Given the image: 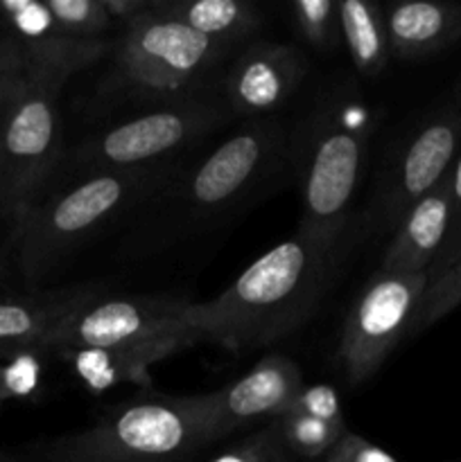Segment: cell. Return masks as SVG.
I'll list each match as a JSON object with an SVG mask.
<instances>
[{
  "label": "cell",
  "instance_id": "obj_1",
  "mask_svg": "<svg viewBox=\"0 0 461 462\" xmlns=\"http://www.w3.org/2000/svg\"><path fill=\"white\" fill-rule=\"evenodd\" d=\"M337 257L294 235L258 257L208 302H188L185 325L194 341L230 352L269 346L301 328L319 305Z\"/></svg>",
  "mask_w": 461,
  "mask_h": 462
},
{
  "label": "cell",
  "instance_id": "obj_2",
  "mask_svg": "<svg viewBox=\"0 0 461 462\" xmlns=\"http://www.w3.org/2000/svg\"><path fill=\"white\" fill-rule=\"evenodd\" d=\"M369 135V108L348 84L319 93L294 131L292 161L301 194L298 235L334 257L362 179Z\"/></svg>",
  "mask_w": 461,
  "mask_h": 462
},
{
  "label": "cell",
  "instance_id": "obj_3",
  "mask_svg": "<svg viewBox=\"0 0 461 462\" xmlns=\"http://www.w3.org/2000/svg\"><path fill=\"white\" fill-rule=\"evenodd\" d=\"M215 440L211 395H154L116 406L39 454L45 462H185Z\"/></svg>",
  "mask_w": 461,
  "mask_h": 462
},
{
  "label": "cell",
  "instance_id": "obj_4",
  "mask_svg": "<svg viewBox=\"0 0 461 462\" xmlns=\"http://www.w3.org/2000/svg\"><path fill=\"white\" fill-rule=\"evenodd\" d=\"M230 48L206 39L152 7L120 30L113 43L111 75L99 95L163 106L211 93Z\"/></svg>",
  "mask_w": 461,
  "mask_h": 462
},
{
  "label": "cell",
  "instance_id": "obj_5",
  "mask_svg": "<svg viewBox=\"0 0 461 462\" xmlns=\"http://www.w3.org/2000/svg\"><path fill=\"white\" fill-rule=\"evenodd\" d=\"M172 165L102 171L57 185L16 221L18 266L27 282H39L68 253L152 194L170 179Z\"/></svg>",
  "mask_w": 461,
  "mask_h": 462
},
{
  "label": "cell",
  "instance_id": "obj_6",
  "mask_svg": "<svg viewBox=\"0 0 461 462\" xmlns=\"http://www.w3.org/2000/svg\"><path fill=\"white\" fill-rule=\"evenodd\" d=\"M230 117L220 90L154 106L81 140L59 165V185L102 171L170 165L172 153L199 143Z\"/></svg>",
  "mask_w": 461,
  "mask_h": 462
},
{
  "label": "cell",
  "instance_id": "obj_7",
  "mask_svg": "<svg viewBox=\"0 0 461 462\" xmlns=\"http://www.w3.org/2000/svg\"><path fill=\"white\" fill-rule=\"evenodd\" d=\"M66 81L27 70L16 102L0 126V215L16 224L34 208L63 161L59 93Z\"/></svg>",
  "mask_w": 461,
  "mask_h": 462
},
{
  "label": "cell",
  "instance_id": "obj_8",
  "mask_svg": "<svg viewBox=\"0 0 461 462\" xmlns=\"http://www.w3.org/2000/svg\"><path fill=\"white\" fill-rule=\"evenodd\" d=\"M190 300L174 296H99L68 316L50 338L48 352L102 347L136 352L156 361L194 346L183 311Z\"/></svg>",
  "mask_w": 461,
  "mask_h": 462
},
{
  "label": "cell",
  "instance_id": "obj_9",
  "mask_svg": "<svg viewBox=\"0 0 461 462\" xmlns=\"http://www.w3.org/2000/svg\"><path fill=\"white\" fill-rule=\"evenodd\" d=\"M287 140L278 120H251L212 149L197 167L174 179L165 199L172 217L188 224L212 219L249 199L278 165Z\"/></svg>",
  "mask_w": 461,
  "mask_h": 462
},
{
  "label": "cell",
  "instance_id": "obj_10",
  "mask_svg": "<svg viewBox=\"0 0 461 462\" xmlns=\"http://www.w3.org/2000/svg\"><path fill=\"white\" fill-rule=\"evenodd\" d=\"M429 271L416 275L378 273L366 282L343 320L339 361L353 386L364 383L409 334Z\"/></svg>",
  "mask_w": 461,
  "mask_h": 462
},
{
  "label": "cell",
  "instance_id": "obj_11",
  "mask_svg": "<svg viewBox=\"0 0 461 462\" xmlns=\"http://www.w3.org/2000/svg\"><path fill=\"white\" fill-rule=\"evenodd\" d=\"M459 144L461 104L416 126L384 162L369 224L380 233L396 230L402 217L450 174Z\"/></svg>",
  "mask_w": 461,
  "mask_h": 462
},
{
  "label": "cell",
  "instance_id": "obj_12",
  "mask_svg": "<svg viewBox=\"0 0 461 462\" xmlns=\"http://www.w3.org/2000/svg\"><path fill=\"white\" fill-rule=\"evenodd\" d=\"M0 36L18 45L27 70L63 81L113 52V43H93L68 32L41 0H0Z\"/></svg>",
  "mask_w": 461,
  "mask_h": 462
},
{
  "label": "cell",
  "instance_id": "obj_13",
  "mask_svg": "<svg viewBox=\"0 0 461 462\" xmlns=\"http://www.w3.org/2000/svg\"><path fill=\"white\" fill-rule=\"evenodd\" d=\"M306 79V59L294 45L256 41L220 79V95L233 116L262 120L280 111Z\"/></svg>",
  "mask_w": 461,
  "mask_h": 462
},
{
  "label": "cell",
  "instance_id": "obj_14",
  "mask_svg": "<svg viewBox=\"0 0 461 462\" xmlns=\"http://www.w3.org/2000/svg\"><path fill=\"white\" fill-rule=\"evenodd\" d=\"M303 388L296 361L269 355L258 361L244 377L221 391L211 393V424L215 438L229 436L256 420H276Z\"/></svg>",
  "mask_w": 461,
  "mask_h": 462
},
{
  "label": "cell",
  "instance_id": "obj_15",
  "mask_svg": "<svg viewBox=\"0 0 461 462\" xmlns=\"http://www.w3.org/2000/svg\"><path fill=\"white\" fill-rule=\"evenodd\" d=\"M452 192L447 176L420 199L398 224L380 264L382 273L416 275L425 273L446 251L452 228Z\"/></svg>",
  "mask_w": 461,
  "mask_h": 462
},
{
  "label": "cell",
  "instance_id": "obj_16",
  "mask_svg": "<svg viewBox=\"0 0 461 462\" xmlns=\"http://www.w3.org/2000/svg\"><path fill=\"white\" fill-rule=\"evenodd\" d=\"M104 293L107 291L99 289V284H80L23 300L0 302V352H48L50 338L63 320Z\"/></svg>",
  "mask_w": 461,
  "mask_h": 462
},
{
  "label": "cell",
  "instance_id": "obj_17",
  "mask_svg": "<svg viewBox=\"0 0 461 462\" xmlns=\"http://www.w3.org/2000/svg\"><path fill=\"white\" fill-rule=\"evenodd\" d=\"M269 427L296 462L324 460L339 438L348 431L342 400L337 391L325 383H303L292 404L278 418L271 420Z\"/></svg>",
  "mask_w": 461,
  "mask_h": 462
},
{
  "label": "cell",
  "instance_id": "obj_18",
  "mask_svg": "<svg viewBox=\"0 0 461 462\" xmlns=\"http://www.w3.org/2000/svg\"><path fill=\"white\" fill-rule=\"evenodd\" d=\"M391 54L420 61L461 39V5L407 0L382 9Z\"/></svg>",
  "mask_w": 461,
  "mask_h": 462
},
{
  "label": "cell",
  "instance_id": "obj_19",
  "mask_svg": "<svg viewBox=\"0 0 461 462\" xmlns=\"http://www.w3.org/2000/svg\"><path fill=\"white\" fill-rule=\"evenodd\" d=\"M154 9L226 48L253 36L262 25L260 12L244 0H154Z\"/></svg>",
  "mask_w": 461,
  "mask_h": 462
},
{
  "label": "cell",
  "instance_id": "obj_20",
  "mask_svg": "<svg viewBox=\"0 0 461 462\" xmlns=\"http://www.w3.org/2000/svg\"><path fill=\"white\" fill-rule=\"evenodd\" d=\"M339 25L355 70L364 77L382 75L391 57L382 7L369 0H343L339 3Z\"/></svg>",
  "mask_w": 461,
  "mask_h": 462
},
{
  "label": "cell",
  "instance_id": "obj_21",
  "mask_svg": "<svg viewBox=\"0 0 461 462\" xmlns=\"http://www.w3.org/2000/svg\"><path fill=\"white\" fill-rule=\"evenodd\" d=\"M57 355L72 365L81 383L93 393L108 391L120 383H147L149 368L156 364L154 356L102 347L61 350Z\"/></svg>",
  "mask_w": 461,
  "mask_h": 462
},
{
  "label": "cell",
  "instance_id": "obj_22",
  "mask_svg": "<svg viewBox=\"0 0 461 462\" xmlns=\"http://www.w3.org/2000/svg\"><path fill=\"white\" fill-rule=\"evenodd\" d=\"M461 305V251L447 264L429 271V282L416 307L409 334H419Z\"/></svg>",
  "mask_w": 461,
  "mask_h": 462
},
{
  "label": "cell",
  "instance_id": "obj_23",
  "mask_svg": "<svg viewBox=\"0 0 461 462\" xmlns=\"http://www.w3.org/2000/svg\"><path fill=\"white\" fill-rule=\"evenodd\" d=\"M294 30L316 52L330 54L342 45L339 5L333 0H294L287 5Z\"/></svg>",
  "mask_w": 461,
  "mask_h": 462
},
{
  "label": "cell",
  "instance_id": "obj_24",
  "mask_svg": "<svg viewBox=\"0 0 461 462\" xmlns=\"http://www.w3.org/2000/svg\"><path fill=\"white\" fill-rule=\"evenodd\" d=\"M52 16L75 36L93 43H116L108 36L111 18L102 7V0H45Z\"/></svg>",
  "mask_w": 461,
  "mask_h": 462
},
{
  "label": "cell",
  "instance_id": "obj_25",
  "mask_svg": "<svg viewBox=\"0 0 461 462\" xmlns=\"http://www.w3.org/2000/svg\"><path fill=\"white\" fill-rule=\"evenodd\" d=\"M43 355L41 350H25L0 356V409L7 402L36 395L43 379Z\"/></svg>",
  "mask_w": 461,
  "mask_h": 462
},
{
  "label": "cell",
  "instance_id": "obj_26",
  "mask_svg": "<svg viewBox=\"0 0 461 462\" xmlns=\"http://www.w3.org/2000/svg\"><path fill=\"white\" fill-rule=\"evenodd\" d=\"M208 462H296V458L285 449L274 429L267 424L265 429L235 442Z\"/></svg>",
  "mask_w": 461,
  "mask_h": 462
},
{
  "label": "cell",
  "instance_id": "obj_27",
  "mask_svg": "<svg viewBox=\"0 0 461 462\" xmlns=\"http://www.w3.org/2000/svg\"><path fill=\"white\" fill-rule=\"evenodd\" d=\"M27 79V63L18 45L0 36V126Z\"/></svg>",
  "mask_w": 461,
  "mask_h": 462
},
{
  "label": "cell",
  "instance_id": "obj_28",
  "mask_svg": "<svg viewBox=\"0 0 461 462\" xmlns=\"http://www.w3.org/2000/svg\"><path fill=\"white\" fill-rule=\"evenodd\" d=\"M324 462H398L389 451L371 445L357 433L346 431L337 445L325 454Z\"/></svg>",
  "mask_w": 461,
  "mask_h": 462
},
{
  "label": "cell",
  "instance_id": "obj_29",
  "mask_svg": "<svg viewBox=\"0 0 461 462\" xmlns=\"http://www.w3.org/2000/svg\"><path fill=\"white\" fill-rule=\"evenodd\" d=\"M447 183H450V192H452V206H455V212H452V228H450V239L446 244V251L441 253L434 266L429 271L438 269V266L447 264L456 253L461 251V156L459 161L452 165L450 174H447Z\"/></svg>",
  "mask_w": 461,
  "mask_h": 462
},
{
  "label": "cell",
  "instance_id": "obj_30",
  "mask_svg": "<svg viewBox=\"0 0 461 462\" xmlns=\"http://www.w3.org/2000/svg\"><path fill=\"white\" fill-rule=\"evenodd\" d=\"M102 7L107 16L111 18V23L125 27L140 14L147 12L152 7V0H102Z\"/></svg>",
  "mask_w": 461,
  "mask_h": 462
},
{
  "label": "cell",
  "instance_id": "obj_31",
  "mask_svg": "<svg viewBox=\"0 0 461 462\" xmlns=\"http://www.w3.org/2000/svg\"><path fill=\"white\" fill-rule=\"evenodd\" d=\"M0 462H32V460L18 458V456H9V454H3V451H0Z\"/></svg>",
  "mask_w": 461,
  "mask_h": 462
},
{
  "label": "cell",
  "instance_id": "obj_32",
  "mask_svg": "<svg viewBox=\"0 0 461 462\" xmlns=\"http://www.w3.org/2000/svg\"><path fill=\"white\" fill-rule=\"evenodd\" d=\"M456 97L461 99V79H459V86H456Z\"/></svg>",
  "mask_w": 461,
  "mask_h": 462
},
{
  "label": "cell",
  "instance_id": "obj_33",
  "mask_svg": "<svg viewBox=\"0 0 461 462\" xmlns=\"http://www.w3.org/2000/svg\"><path fill=\"white\" fill-rule=\"evenodd\" d=\"M0 356H5V355H3V352H0Z\"/></svg>",
  "mask_w": 461,
  "mask_h": 462
}]
</instances>
